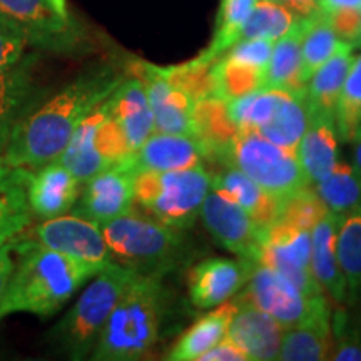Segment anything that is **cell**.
Here are the masks:
<instances>
[{"mask_svg":"<svg viewBox=\"0 0 361 361\" xmlns=\"http://www.w3.org/2000/svg\"><path fill=\"white\" fill-rule=\"evenodd\" d=\"M121 80L107 72L82 75L32 107L13 128L2 159L29 171L56 161L80 123L111 96Z\"/></svg>","mask_w":361,"mask_h":361,"instance_id":"1","label":"cell"},{"mask_svg":"<svg viewBox=\"0 0 361 361\" xmlns=\"http://www.w3.org/2000/svg\"><path fill=\"white\" fill-rule=\"evenodd\" d=\"M97 273L99 269L94 266L49 250L19 234L16 238L13 269L0 303V319L12 313L49 318Z\"/></svg>","mask_w":361,"mask_h":361,"instance_id":"2","label":"cell"},{"mask_svg":"<svg viewBox=\"0 0 361 361\" xmlns=\"http://www.w3.org/2000/svg\"><path fill=\"white\" fill-rule=\"evenodd\" d=\"M164 316V288L159 276L137 274L126 288L104 324L90 358L134 361L151 353Z\"/></svg>","mask_w":361,"mask_h":361,"instance_id":"3","label":"cell"},{"mask_svg":"<svg viewBox=\"0 0 361 361\" xmlns=\"http://www.w3.org/2000/svg\"><path fill=\"white\" fill-rule=\"evenodd\" d=\"M135 276L137 273L117 263L102 268L49 333L47 341L69 360H84L92 353L104 324Z\"/></svg>","mask_w":361,"mask_h":361,"instance_id":"4","label":"cell"},{"mask_svg":"<svg viewBox=\"0 0 361 361\" xmlns=\"http://www.w3.org/2000/svg\"><path fill=\"white\" fill-rule=\"evenodd\" d=\"M101 226L112 261L144 276H159L178 263L183 239L176 228L130 209Z\"/></svg>","mask_w":361,"mask_h":361,"instance_id":"5","label":"cell"},{"mask_svg":"<svg viewBox=\"0 0 361 361\" xmlns=\"http://www.w3.org/2000/svg\"><path fill=\"white\" fill-rule=\"evenodd\" d=\"M213 174L204 166L178 171H137L134 204L161 223L188 229L201 213Z\"/></svg>","mask_w":361,"mask_h":361,"instance_id":"6","label":"cell"},{"mask_svg":"<svg viewBox=\"0 0 361 361\" xmlns=\"http://www.w3.org/2000/svg\"><path fill=\"white\" fill-rule=\"evenodd\" d=\"M224 164L236 166L281 202L310 186L296 152L279 147L256 133H238Z\"/></svg>","mask_w":361,"mask_h":361,"instance_id":"7","label":"cell"},{"mask_svg":"<svg viewBox=\"0 0 361 361\" xmlns=\"http://www.w3.org/2000/svg\"><path fill=\"white\" fill-rule=\"evenodd\" d=\"M241 298L273 316L284 328L296 326L319 311L329 310L326 296L308 298L276 269L258 263Z\"/></svg>","mask_w":361,"mask_h":361,"instance_id":"8","label":"cell"},{"mask_svg":"<svg viewBox=\"0 0 361 361\" xmlns=\"http://www.w3.org/2000/svg\"><path fill=\"white\" fill-rule=\"evenodd\" d=\"M258 263L276 269L308 298L324 295L311 271V231L276 219L263 229Z\"/></svg>","mask_w":361,"mask_h":361,"instance_id":"9","label":"cell"},{"mask_svg":"<svg viewBox=\"0 0 361 361\" xmlns=\"http://www.w3.org/2000/svg\"><path fill=\"white\" fill-rule=\"evenodd\" d=\"M22 238L32 239L49 250L90 264L101 271L114 263L102 236L101 226L78 214H61L51 219H42L32 228H27Z\"/></svg>","mask_w":361,"mask_h":361,"instance_id":"10","label":"cell"},{"mask_svg":"<svg viewBox=\"0 0 361 361\" xmlns=\"http://www.w3.org/2000/svg\"><path fill=\"white\" fill-rule=\"evenodd\" d=\"M0 19L42 51H69L78 39L71 17L62 16L52 0H0Z\"/></svg>","mask_w":361,"mask_h":361,"instance_id":"11","label":"cell"},{"mask_svg":"<svg viewBox=\"0 0 361 361\" xmlns=\"http://www.w3.org/2000/svg\"><path fill=\"white\" fill-rule=\"evenodd\" d=\"M200 214L207 231L224 250L241 259L258 263L263 228H259L241 206L211 189Z\"/></svg>","mask_w":361,"mask_h":361,"instance_id":"12","label":"cell"},{"mask_svg":"<svg viewBox=\"0 0 361 361\" xmlns=\"http://www.w3.org/2000/svg\"><path fill=\"white\" fill-rule=\"evenodd\" d=\"M130 74L141 80L146 89L149 106L154 117L156 133L194 135L196 101L186 90L171 84L161 74L159 67L147 64V62H133Z\"/></svg>","mask_w":361,"mask_h":361,"instance_id":"13","label":"cell"},{"mask_svg":"<svg viewBox=\"0 0 361 361\" xmlns=\"http://www.w3.org/2000/svg\"><path fill=\"white\" fill-rule=\"evenodd\" d=\"M134 176L129 159L94 176L72 207L74 214L97 224L126 214L134 207Z\"/></svg>","mask_w":361,"mask_h":361,"instance_id":"14","label":"cell"},{"mask_svg":"<svg viewBox=\"0 0 361 361\" xmlns=\"http://www.w3.org/2000/svg\"><path fill=\"white\" fill-rule=\"evenodd\" d=\"M258 263L247 259L209 258L189 273V298L196 308H216L246 286Z\"/></svg>","mask_w":361,"mask_h":361,"instance_id":"15","label":"cell"},{"mask_svg":"<svg viewBox=\"0 0 361 361\" xmlns=\"http://www.w3.org/2000/svg\"><path fill=\"white\" fill-rule=\"evenodd\" d=\"M281 335L283 326L273 316L251 305L245 298H238L228 338L245 351L250 361L278 360Z\"/></svg>","mask_w":361,"mask_h":361,"instance_id":"16","label":"cell"},{"mask_svg":"<svg viewBox=\"0 0 361 361\" xmlns=\"http://www.w3.org/2000/svg\"><path fill=\"white\" fill-rule=\"evenodd\" d=\"M137 171H178L204 166L206 154L194 135L154 133L129 157Z\"/></svg>","mask_w":361,"mask_h":361,"instance_id":"17","label":"cell"},{"mask_svg":"<svg viewBox=\"0 0 361 361\" xmlns=\"http://www.w3.org/2000/svg\"><path fill=\"white\" fill-rule=\"evenodd\" d=\"M78 179L57 159L32 171L29 183V204L34 218L51 219L71 213L80 196Z\"/></svg>","mask_w":361,"mask_h":361,"instance_id":"18","label":"cell"},{"mask_svg":"<svg viewBox=\"0 0 361 361\" xmlns=\"http://www.w3.org/2000/svg\"><path fill=\"white\" fill-rule=\"evenodd\" d=\"M104 107L123 129L133 152L149 135L156 133L146 89L137 78L121 80L111 96L104 101Z\"/></svg>","mask_w":361,"mask_h":361,"instance_id":"19","label":"cell"},{"mask_svg":"<svg viewBox=\"0 0 361 361\" xmlns=\"http://www.w3.org/2000/svg\"><path fill=\"white\" fill-rule=\"evenodd\" d=\"M296 157L310 186L331 173L340 161L335 117L308 116V128L296 149Z\"/></svg>","mask_w":361,"mask_h":361,"instance_id":"20","label":"cell"},{"mask_svg":"<svg viewBox=\"0 0 361 361\" xmlns=\"http://www.w3.org/2000/svg\"><path fill=\"white\" fill-rule=\"evenodd\" d=\"M211 174H213L211 189L224 194L226 197L241 206L259 228H268L279 218L283 202L266 192L236 166L223 164L218 173Z\"/></svg>","mask_w":361,"mask_h":361,"instance_id":"21","label":"cell"},{"mask_svg":"<svg viewBox=\"0 0 361 361\" xmlns=\"http://www.w3.org/2000/svg\"><path fill=\"white\" fill-rule=\"evenodd\" d=\"M32 171L7 164L0 156V246L32 224L29 183Z\"/></svg>","mask_w":361,"mask_h":361,"instance_id":"22","label":"cell"},{"mask_svg":"<svg viewBox=\"0 0 361 361\" xmlns=\"http://www.w3.org/2000/svg\"><path fill=\"white\" fill-rule=\"evenodd\" d=\"M340 216L328 211L311 229V271L322 290L336 303H346V283L336 256Z\"/></svg>","mask_w":361,"mask_h":361,"instance_id":"23","label":"cell"},{"mask_svg":"<svg viewBox=\"0 0 361 361\" xmlns=\"http://www.w3.org/2000/svg\"><path fill=\"white\" fill-rule=\"evenodd\" d=\"M353 45L346 42L341 49L319 66L305 85V101L308 116H331L335 117L338 99L343 84L353 62Z\"/></svg>","mask_w":361,"mask_h":361,"instance_id":"24","label":"cell"},{"mask_svg":"<svg viewBox=\"0 0 361 361\" xmlns=\"http://www.w3.org/2000/svg\"><path fill=\"white\" fill-rule=\"evenodd\" d=\"M34 106L32 57H24L19 64L0 74V156L16 124Z\"/></svg>","mask_w":361,"mask_h":361,"instance_id":"25","label":"cell"},{"mask_svg":"<svg viewBox=\"0 0 361 361\" xmlns=\"http://www.w3.org/2000/svg\"><path fill=\"white\" fill-rule=\"evenodd\" d=\"M238 128L228 114L226 101L219 97H206L194 107V135L204 149L206 161L224 164L229 147L238 135Z\"/></svg>","mask_w":361,"mask_h":361,"instance_id":"26","label":"cell"},{"mask_svg":"<svg viewBox=\"0 0 361 361\" xmlns=\"http://www.w3.org/2000/svg\"><path fill=\"white\" fill-rule=\"evenodd\" d=\"M333 346L331 311H319L296 324L284 328L279 343L278 360L283 361H322L329 360Z\"/></svg>","mask_w":361,"mask_h":361,"instance_id":"27","label":"cell"},{"mask_svg":"<svg viewBox=\"0 0 361 361\" xmlns=\"http://www.w3.org/2000/svg\"><path fill=\"white\" fill-rule=\"evenodd\" d=\"M236 313V303H221L211 313L202 316L179 338L171 348L166 360L169 361H196L201 360L206 351L218 345L228 336L229 324Z\"/></svg>","mask_w":361,"mask_h":361,"instance_id":"28","label":"cell"},{"mask_svg":"<svg viewBox=\"0 0 361 361\" xmlns=\"http://www.w3.org/2000/svg\"><path fill=\"white\" fill-rule=\"evenodd\" d=\"M306 128H308V107H306L305 92L283 90L273 116L256 130V134L263 135L279 147L296 152Z\"/></svg>","mask_w":361,"mask_h":361,"instance_id":"29","label":"cell"},{"mask_svg":"<svg viewBox=\"0 0 361 361\" xmlns=\"http://www.w3.org/2000/svg\"><path fill=\"white\" fill-rule=\"evenodd\" d=\"M301 19L286 35L274 40L268 67L264 74V87L305 92V80L301 75Z\"/></svg>","mask_w":361,"mask_h":361,"instance_id":"30","label":"cell"},{"mask_svg":"<svg viewBox=\"0 0 361 361\" xmlns=\"http://www.w3.org/2000/svg\"><path fill=\"white\" fill-rule=\"evenodd\" d=\"M97 107L80 123L62 154L57 157V161L69 169L80 184L89 183L94 176L112 168L97 151L96 142H94V128H96L99 114Z\"/></svg>","mask_w":361,"mask_h":361,"instance_id":"31","label":"cell"},{"mask_svg":"<svg viewBox=\"0 0 361 361\" xmlns=\"http://www.w3.org/2000/svg\"><path fill=\"white\" fill-rule=\"evenodd\" d=\"M314 191L328 211L340 218L361 213V169L350 162H336L326 178L314 184Z\"/></svg>","mask_w":361,"mask_h":361,"instance_id":"32","label":"cell"},{"mask_svg":"<svg viewBox=\"0 0 361 361\" xmlns=\"http://www.w3.org/2000/svg\"><path fill=\"white\" fill-rule=\"evenodd\" d=\"M209 72L213 96L226 102L264 87V69L239 61L228 54L216 59L211 64Z\"/></svg>","mask_w":361,"mask_h":361,"instance_id":"33","label":"cell"},{"mask_svg":"<svg viewBox=\"0 0 361 361\" xmlns=\"http://www.w3.org/2000/svg\"><path fill=\"white\" fill-rule=\"evenodd\" d=\"M345 44L346 40H343L333 30L323 12L301 17V61H303L301 75L305 84L308 82L311 74Z\"/></svg>","mask_w":361,"mask_h":361,"instance_id":"34","label":"cell"},{"mask_svg":"<svg viewBox=\"0 0 361 361\" xmlns=\"http://www.w3.org/2000/svg\"><path fill=\"white\" fill-rule=\"evenodd\" d=\"M336 256L346 283V303H361V213L340 219Z\"/></svg>","mask_w":361,"mask_h":361,"instance_id":"35","label":"cell"},{"mask_svg":"<svg viewBox=\"0 0 361 361\" xmlns=\"http://www.w3.org/2000/svg\"><path fill=\"white\" fill-rule=\"evenodd\" d=\"M301 17L274 0H258L241 30L238 40L269 39L278 40L298 24Z\"/></svg>","mask_w":361,"mask_h":361,"instance_id":"36","label":"cell"},{"mask_svg":"<svg viewBox=\"0 0 361 361\" xmlns=\"http://www.w3.org/2000/svg\"><path fill=\"white\" fill-rule=\"evenodd\" d=\"M258 0H223V7L219 12L218 30L209 47L201 54L200 59L204 62H213L228 51L231 45L238 42L239 30L250 16L252 7Z\"/></svg>","mask_w":361,"mask_h":361,"instance_id":"37","label":"cell"},{"mask_svg":"<svg viewBox=\"0 0 361 361\" xmlns=\"http://www.w3.org/2000/svg\"><path fill=\"white\" fill-rule=\"evenodd\" d=\"M338 135L350 142L361 128V54L353 59L335 112Z\"/></svg>","mask_w":361,"mask_h":361,"instance_id":"38","label":"cell"},{"mask_svg":"<svg viewBox=\"0 0 361 361\" xmlns=\"http://www.w3.org/2000/svg\"><path fill=\"white\" fill-rule=\"evenodd\" d=\"M331 335L329 360L361 361V316L350 314L345 310L338 311L331 323Z\"/></svg>","mask_w":361,"mask_h":361,"instance_id":"39","label":"cell"},{"mask_svg":"<svg viewBox=\"0 0 361 361\" xmlns=\"http://www.w3.org/2000/svg\"><path fill=\"white\" fill-rule=\"evenodd\" d=\"M328 213L326 206L319 200L314 189L311 186H306L301 191L293 194L286 201H283L281 213H279V219L288 221L300 228H305L311 231L313 226Z\"/></svg>","mask_w":361,"mask_h":361,"instance_id":"40","label":"cell"},{"mask_svg":"<svg viewBox=\"0 0 361 361\" xmlns=\"http://www.w3.org/2000/svg\"><path fill=\"white\" fill-rule=\"evenodd\" d=\"M27 45L29 44L19 30L0 19V74L19 64L24 59Z\"/></svg>","mask_w":361,"mask_h":361,"instance_id":"41","label":"cell"},{"mask_svg":"<svg viewBox=\"0 0 361 361\" xmlns=\"http://www.w3.org/2000/svg\"><path fill=\"white\" fill-rule=\"evenodd\" d=\"M329 25L346 42H353L361 27V8H343L331 13H324Z\"/></svg>","mask_w":361,"mask_h":361,"instance_id":"42","label":"cell"},{"mask_svg":"<svg viewBox=\"0 0 361 361\" xmlns=\"http://www.w3.org/2000/svg\"><path fill=\"white\" fill-rule=\"evenodd\" d=\"M204 361H250L247 355L241 348H238L228 336L221 340L218 345L202 355Z\"/></svg>","mask_w":361,"mask_h":361,"instance_id":"43","label":"cell"},{"mask_svg":"<svg viewBox=\"0 0 361 361\" xmlns=\"http://www.w3.org/2000/svg\"><path fill=\"white\" fill-rule=\"evenodd\" d=\"M13 261H16V238L0 246V303L6 295L8 279H11Z\"/></svg>","mask_w":361,"mask_h":361,"instance_id":"44","label":"cell"},{"mask_svg":"<svg viewBox=\"0 0 361 361\" xmlns=\"http://www.w3.org/2000/svg\"><path fill=\"white\" fill-rule=\"evenodd\" d=\"M274 2L288 7L290 11L295 12L298 17H308L313 16L316 12H319L318 0H274Z\"/></svg>","mask_w":361,"mask_h":361,"instance_id":"45","label":"cell"},{"mask_svg":"<svg viewBox=\"0 0 361 361\" xmlns=\"http://www.w3.org/2000/svg\"><path fill=\"white\" fill-rule=\"evenodd\" d=\"M319 12L331 13L343 8H361V0H318Z\"/></svg>","mask_w":361,"mask_h":361,"instance_id":"46","label":"cell"},{"mask_svg":"<svg viewBox=\"0 0 361 361\" xmlns=\"http://www.w3.org/2000/svg\"><path fill=\"white\" fill-rule=\"evenodd\" d=\"M350 142L353 144V164L361 169V128L356 130Z\"/></svg>","mask_w":361,"mask_h":361,"instance_id":"47","label":"cell"},{"mask_svg":"<svg viewBox=\"0 0 361 361\" xmlns=\"http://www.w3.org/2000/svg\"><path fill=\"white\" fill-rule=\"evenodd\" d=\"M52 2H54V6H56L57 11L62 13V16L71 17V16H69V11H67V4H66V0H52Z\"/></svg>","mask_w":361,"mask_h":361,"instance_id":"48","label":"cell"},{"mask_svg":"<svg viewBox=\"0 0 361 361\" xmlns=\"http://www.w3.org/2000/svg\"><path fill=\"white\" fill-rule=\"evenodd\" d=\"M351 45H353V47H361V27H360L358 34H356V37L353 39V42H351Z\"/></svg>","mask_w":361,"mask_h":361,"instance_id":"49","label":"cell"}]
</instances>
